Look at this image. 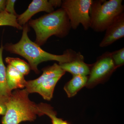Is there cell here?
<instances>
[{"mask_svg":"<svg viewBox=\"0 0 124 124\" xmlns=\"http://www.w3.org/2000/svg\"><path fill=\"white\" fill-rule=\"evenodd\" d=\"M29 30L28 23L24 24L23 26L22 35L19 41L15 44L7 43L3 47L6 51L18 54L26 59L29 62L31 69L36 74L40 72L38 66L41 63L48 61H57L59 63L68 62L81 54L71 49L67 50L62 55L49 53L29 39L28 35Z\"/></svg>","mask_w":124,"mask_h":124,"instance_id":"1","label":"cell"},{"mask_svg":"<svg viewBox=\"0 0 124 124\" xmlns=\"http://www.w3.org/2000/svg\"><path fill=\"white\" fill-rule=\"evenodd\" d=\"M27 23L35 31V43L39 46L44 44L51 36L65 37L68 35L71 28L69 18L62 8L38 19H31Z\"/></svg>","mask_w":124,"mask_h":124,"instance_id":"2","label":"cell"},{"mask_svg":"<svg viewBox=\"0 0 124 124\" xmlns=\"http://www.w3.org/2000/svg\"><path fill=\"white\" fill-rule=\"evenodd\" d=\"M26 89L11 92L6 103L7 110L2 119V124H19L23 121H32L37 116L44 115L38 104L29 99Z\"/></svg>","mask_w":124,"mask_h":124,"instance_id":"3","label":"cell"},{"mask_svg":"<svg viewBox=\"0 0 124 124\" xmlns=\"http://www.w3.org/2000/svg\"><path fill=\"white\" fill-rule=\"evenodd\" d=\"M122 0H93L90 10V27L97 32L106 31L116 17L124 12Z\"/></svg>","mask_w":124,"mask_h":124,"instance_id":"4","label":"cell"},{"mask_svg":"<svg viewBox=\"0 0 124 124\" xmlns=\"http://www.w3.org/2000/svg\"><path fill=\"white\" fill-rule=\"evenodd\" d=\"M92 0H64L62 1V8L66 11L71 28L75 30L80 24L85 30L90 27V10Z\"/></svg>","mask_w":124,"mask_h":124,"instance_id":"5","label":"cell"},{"mask_svg":"<svg viewBox=\"0 0 124 124\" xmlns=\"http://www.w3.org/2000/svg\"><path fill=\"white\" fill-rule=\"evenodd\" d=\"M116 69L111 57L110 52L103 54L92 64L86 87L92 88L98 84L104 83Z\"/></svg>","mask_w":124,"mask_h":124,"instance_id":"6","label":"cell"},{"mask_svg":"<svg viewBox=\"0 0 124 124\" xmlns=\"http://www.w3.org/2000/svg\"><path fill=\"white\" fill-rule=\"evenodd\" d=\"M62 1L59 0H33L24 13L17 16V22L23 26L31 20L33 16L41 11L48 13L54 11V8L62 5Z\"/></svg>","mask_w":124,"mask_h":124,"instance_id":"7","label":"cell"},{"mask_svg":"<svg viewBox=\"0 0 124 124\" xmlns=\"http://www.w3.org/2000/svg\"><path fill=\"white\" fill-rule=\"evenodd\" d=\"M103 39L100 42L101 47L107 46L124 37V13L119 15L106 29Z\"/></svg>","mask_w":124,"mask_h":124,"instance_id":"8","label":"cell"},{"mask_svg":"<svg viewBox=\"0 0 124 124\" xmlns=\"http://www.w3.org/2000/svg\"><path fill=\"white\" fill-rule=\"evenodd\" d=\"M60 67L65 72H68L73 76H88L90 73L92 64H86L81 54L74 60L68 62L59 63Z\"/></svg>","mask_w":124,"mask_h":124,"instance_id":"9","label":"cell"},{"mask_svg":"<svg viewBox=\"0 0 124 124\" xmlns=\"http://www.w3.org/2000/svg\"><path fill=\"white\" fill-rule=\"evenodd\" d=\"M42 70L43 73L39 77L35 79L26 81L25 87L29 94L36 86L43 81L54 78H62L66 73L57 63L43 68Z\"/></svg>","mask_w":124,"mask_h":124,"instance_id":"10","label":"cell"},{"mask_svg":"<svg viewBox=\"0 0 124 124\" xmlns=\"http://www.w3.org/2000/svg\"><path fill=\"white\" fill-rule=\"evenodd\" d=\"M6 80L8 89L10 93L13 90L23 88L26 82L24 76L9 65L6 67Z\"/></svg>","mask_w":124,"mask_h":124,"instance_id":"11","label":"cell"},{"mask_svg":"<svg viewBox=\"0 0 124 124\" xmlns=\"http://www.w3.org/2000/svg\"><path fill=\"white\" fill-rule=\"evenodd\" d=\"M61 78H54L43 81L36 86L30 93H38L45 100L50 101L53 97L55 85Z\"/></svg>","mask_w":124,"mask_h":124,"instance_id":"12","label":"cell"},{"mask_svg":"<svg viewBox=\"0 0 124 124\" xmlns=\"http://www.w3.org/2000/svg\"><path fill=\"white\" fill-rule=\"evenodd\" d=\"M88 76H73L72 78L64 85V89L68 98L74 97L82 88L86 86Z\"/></svg>","mask_w":124,"mask_h":124,"instance_id":"13","label":"cell"},{"mask_svg":"<svg viewBox=\"0 0 124 124\" xmlns=\"http://www.w3.org/2000/svg\"><path fill=\"white\" fill-rule=\"evenodd\" d=\"M4 47L1 44L0 46V95L9 97L11 93L9 92L6 80V67L2 59Z\"/></svg>","mask_w":124,"mask_h":124,"instance_id":"14","label":"cell"},{"mask_svg":"<svg viewBox=\"0 0 124 124\" xmlns=\"http://www.w3.org/2000/svg\"><path fill=\"white\" fill-rule=\"evenodd\" d=\"M39 109L44 115H46L51 120L53 124H70L66 121L57 117V112L53 108L46 103H41L38 104Z\"/></svg>","mask_w":124,"mask_h":124,"instance_id":"15","label":"cell"},{"mask_svg":"<svg viewBox=\"0 0 124 124\" xmlns=\"http://www.w3.org/2000/svg\"><path fill=\"white\" fill-rule=\"evenodd\" d=\"M5 61L8 65L14 67L24 76L28 75L30 72L31 69L29 63L19 58L7 57Z\"/></svg>","mask_w":124,"mask_h":124,"instance_id":"16","label":"cell"},{"mask_svg":"<svg viewBox=\"0 0 124 124\" xmlns=\"http://www.w3.org/2000/svg\"><path fill=\"white\" fill-rule=\"evenodd\" d=\"M17 16L8 13L5 11L0 13V26H10L19 30H22L23 27L18 23Z\"/></svg>","mask_w":124,"mask_h":124,"instance_id":"17","label":"cell"},{"mask_svg":"<svg viewBox=\"0 0 124 124\" xmlns=\"http://www.w3.org/2000/svg\"><path fill=\"white\" fill-rule=\"evenodd\" d=\"M111 55L116 68L122 66L124 64V48L111 53Z\"/></svg>","mask_w":124,"mask_h":124,"instance_id":"18","label":"cell"},{"mask_svg":"<svg viewBox=\"0 0 124 124\" xmlns=\"http://www.w3.org/2000/svg\"><path fill=\"white\" fill-rule=\"evenodd\" d=\"M16 1L15 0H7L5 11L8 13L17 16L15 9V5Z\"/></svg>","mask_w":124,"mask_h":124,"instance_id":"19","label":"cell"},{"mask_svg":"<svg viewBox=\"0 0 124 124\" xmlns=\"http://www.w3.org/2000/svg\"><path fill=\"white\" fill-rule=\"evenodd\" d=\"M9 97L0 95V115L4 116L7 110L6 103Z\"/></svg>","mask_w":124,"mask_h":124,"instance_id":"20","label":"cell"},{"mask_svg":"<svg viewBox=\"0 0 124 124\" xmlns=\"http://www.w3.org/2000/svg\"><path fill=\"white\" fill-rule=\"evenodd\" d=\"M6 2V0H0V13L5 11Z\"/></svg>","mask_w":124,"mask_h":124,"instance_id":"21","label":"cell"}]
</instances>
